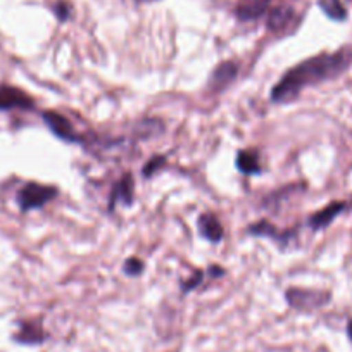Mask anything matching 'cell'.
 Here are the masks:
<instances>
[{
  "instance_id": "6da1fadb",
  "label": "cell",
  "mask_w": 352,
  "mask_h": 352,
  "mask_svg": "<svg viewBox=\"0 0 352 352\" xmlns=\"http://www.w3.org/2000/svg\"><path fill=\"white\" fill-rule=\"evenodd\" d=\"M352 47H342L335 52H321L290 67L272 88L270 100L275 104L292 102L304 88L338 78L351 67Z\"/></svg>"
},
{
  "instance_id": "8992f818",
  "label": "cell",
  "mask_w": 352,
  "mask_h": 352,
  "mask_svg": "<svg viewBox=\"0 0 352 352\" xmlns=\"http://www.w3.org/2000/svg\"><path fill=\"white\" fill-rule=\"evenodd\" d=\"M49 338L40 320H21L18 330L12 335V340L21 345H40Z\"/></svg>"
},
{
  "instance_id": "30bf717a",
  "label": "cell",
  "mask_w": 352,
  "mask_h": 352,
  "mask_svg": "<svg viewBox=\"0 0 352 352\" xmlns=\"http://www.w3.org/2000/svg\"><path fill=\"white\" fill-rule=\"evenodd\" d=\"M133 178H131L130 173L118 180L114 184L113 190H111V197H109V211H114V208L120 204L123 206H131L133 204Z\"/></svg>"
},
{
  "instance_id": "ffe728a7",
  "label": "cell",
  "mask_w": 352,
  "mask_h": 352,
  "mask_svg": "<svg viewBox=\"0 0 352 352\" xmlns=\"http://www.w3.org/2000/svg\"><path fill=\"white\" fill-rule=\"evenodd\" d=\"M347 335H349V338L352 340V320L347 323Z\"/></svg>"
},
{
  "instance_id": "5b68a950",
  "label": "cell",
  "mask_w": 352,
  "mask_h": 352,
  "mask_svg": "<svg viewBox=\"0 0 352 352\" xmlns=\"http://www.w3.org/2000/svg\"><path fill=\"white\" fill-rule=\"evenodd\" d=\"M42 120L45 126L52 131L54 137H57L59 140L67 142V144H81L83 142L81 135L74 130L71 121L63 114L56 113V111H45L42 114Z\"/></svg>"
},
{
  "instance_id": "d6986e66",
  "label": "cell",
  "mask_w": 352,
  "mask_h": 352,
  "mask_svg": "<svg viewBox=\"0 0 352 352\" xmlns=\"http://www.w3.org/2000/svg\"><path fill=\"white\" fill-rule=\"evenodd\" d=\"M206 275H208V273H206V272H197V273H195V275L192 276V278H188L187 282L182 283V292L187 294V292H192V290L197 289V287L201 285L202 278H204Z\"/></svg>"
},
{
  "instance_id": "7c38bea8",
  "label": "cell",
  "mask_w": 352,
  "mask_h": 352,
  "mask_svg": "<svg viewBox=\"0 0 352 352\" xmlns=\"http://www.w3.org/2000/svg\"><path fill=\"white\" fill-rule=\"evenodd\" d=\"M197 226L201 235L211 243H219L223 240V236H225V230H223L221 221L212 212H204V214L199 216Z\"/></svg>"
},
{
  "instance_id": "52a82bcc",
  "label": "cell",
  "mask_w": 352,
  "mask_h": 352,
  "mask_svg": "<svg viewBox=\"0 0 352 352\" xmlns=\"http://www.w3.org/2000/svg\"><path fill=\"white\" fill-rule=\"evenodd\" d=\"M297 11L290 4H278L268 11L266 26L273 33H285L290 26L296 25Z\"/></svg>"
},
{
  "instance_id": "44dd1931",
  "label": "cell",
  "mask_w": 352,
  "mask_h": 352,
  "mask_svg": "<svg viewBox=\"0 0 352 352\" xmlns=\"http://www.w3.org/2000/svg\"><path fill=\"white\" fill-rule=\"evenodd\" d=\"M137 4H145V2H155V0H135Z\"/></svg>"
},
{
  "instance_id": "9a60e30c",
  "label": "cell",
  "mask_w": 352,
  "mask_h": 352,
  "mask_svg": "<svg viewBox=\"0 0 352 352\" xmlns=\"http://www.w3.org/2000/svg\"><path fill=\"white\" fill-rule=\"evenodd\" d=\"M321 11L333 21H345L347 19V9L342 4V0H318Z\"/></svg>"
},
{
  "instance_id": "7a4b0ae2",
  "label": "cell",
  "mask_w": 352,
  "mask_h": 352,
  "mask_svg": "<svg viewBox=\"0 0 352 352\" xmlns=\"http://www.w3.org/2000/svg\"><path fill=\"white\" fill-rule=\"evenodd\" d=\"M57 197V188L50 185L36 184V182H28L23 185L16 194V204L19 211L30 212L35 209H42L49 204L52 199Z\"/></svg>"
},
{
  "instance_id": "277c9868",
  "label": "cell",
  "mask_w": 352,
  "mask_h": 352,
  "mask_svg": "<svg viewBox=\"0 0 352 352\" xmlns=\"http://www.w3.org/2000/svg\"><path fill=\"white\" fill-rule=\"evenodd\" d=\"M33 109H35V100L28 96V92L14 87V85L0 83V113Z\"/></svg>"
},
{
  "instance_id": "4fadbf2b",
  "label": "cell",
  "mask_w": 352,
  "mask_h": 352,
  "mask_svg": "<svg viewBox=\"0 0 352 352\" xmlns=\"http://www.w3.org/2000/svg\"><path fill=\"white\" fill-rule=\"evenodd\" d=\"M247 232L250 233V235H256V236H268V239H273L276 240L278 243H282V245H289L290 239L294 236L292 232H282V230L276 228L275 225H272L270 221H257L254 223V225L249 226V230Z\"/></svg>"
},
{
  "instance_id": "5bb4252c",
  "label": "cell",
  "mask_w": 352,
  "mask_h": 352,
  "mask_svg": "<svg viewBox=\"0 0 352 352\" xmlns=\"http://www.w3.org/2000/svg\"><path fill=\"white\" fill-rule=\"evenodd\" d=\"M236 169L245 176L261 173L259 154L256 151H240L236 154Z\"/></svg>"
},
{
  "instance_id": "ba28073f",
  "label": "cell",
  "mask_w": 352,
  "mask_h": 352,
  "mask_svg": "<svg viewBox=\"0 0 352 352\" xmlns=\"http://www.w3.org/2000/svg\"><path fill=\"white\" fill-rule=\"evenodd\" d=\"M236 74H239V64L233 63V60H225V63L218 64L214 67V71L211 73L208 81V92L211 94H219L221 90H225L228 85H232V81L235 80Z\"/></svg>"
},
{
  "instance_id": "2e32d148",
  "label": "cell",
  "mask_w": 352,
  "mask_h": 352,
  "mask_svg": "<svg viewBox=\"0 0 352 352\" xmlns=\"http://www.w3.org/2000/svg\"><path fill=\"white\" fill-rule=\"evenodd\" d=\"M52 12L60 23H66L69 21L71 14H73V6L67 0H57V2L52 4Z\"/></svg>"
},
{
  "instance_id": "ac0fdd59",
  "label": "cell",
  "mask_w": 352,
  "mask_h": 352,
  "mask_svg": "<svg viewBox=\"0 0 352 352\" xmlns=\"http://www.w3.org/2000/svg\"><path fill=\"white\" fill-rule=\"evenodd\" d=\"M164 162H166L164 155H154V157H152L151 161L144 166V169H142V175H144L145 178H151V176L157 171V169H161L162 166H164Z\"/></svg>"
},
{
  "instance_id": "e0dca14e",
  "label": "cell",
  "mask_w": 352,
  "mask_h": 352,
  "mask_svg": "<svg viewBox=\"0 0 352 352\" xmlns=\"http://www.w3.org/2000/svg\"><path fill=\"white\" fill-rule=\"evenodd\" d=\"M145 270L144 261H140L138 257H128L123 264V272L128 276H140Z\"/></svg>"
},
{
  "instance_id": "9c48e42d",
  "label": "cell",
  "mask_w": 352,
  "mask_h": 352,
  "mask_svg": "<svg viewBox=\"0 0 352 352\" xmlns=\"http://www.w3.org/2000/svg\"><path fill=\"white\" fill-rule=\"evenodd\" d=\"M270 6L272 0H239L235 6V16L242 23L256 21L270 11Z\"/></svg>"
},
{
  "instance_id": "3957f363",
  "label": "cell",
  "mask_w": 352,
  "mask_h": 352,
  "mask_svg": "<svg viewBox=\"0 0 352 352\" xmlns=\"http://www.w3.org/2000/svg\"><path fill=\"white\" fill-rule=\"evenodd\" d=\"M287 304L297 311H314L330 302V294L324 290L289 289L285 292Z\"/></svg>"
},
{
  "instance_id": "8fae6325",
  "label": "cell",
  "mask_w": 352,
  "mask_h": 352,
  "mask_svg": "<svg viewBox=\"0 0 352 352\" xmlns=\"http://www.w3.org/2000/svg\"><path fill=\"white\" fill-rule=\"evenodd\" d=\"M345 208H347V204L342 201H337V202H331V204L324 206L321 211L314 212L313 216L309 218V228L314 230V232H320V230L327 228L328 225H331L333 223V219L337 218L340 212L345 211Z\"/></svg>"
}]
</instances>
